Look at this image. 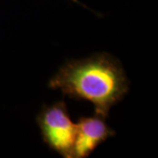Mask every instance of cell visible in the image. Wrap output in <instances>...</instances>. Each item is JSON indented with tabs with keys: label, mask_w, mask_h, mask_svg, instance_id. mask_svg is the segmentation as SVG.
Returning a JSON list of instances; mask_svg holds the SVG:
<instances>
[{
	"label": "cell",
	"mask_w": 158,
	"mask_h": 158,
	"mask_svg": "<svg viewBox=\"0 0 158 158\" xmlns=\"http://www.w3.org/2000/svg\"><path fill=\"white\" fill-rule=\"evenodd\" d=\"M48 88L72 99L90 102L95 114L106 118L128 93L130 83L121 62L101 52L66 61L49 79Z\"/></svg>",
	"instance_id": "6da1fadb"
},
{
	"label": "cell",
	"mask_w": 158,
	"mask_h": 158,
	"mask_svg": "<svg viewBox=\"0 0 158 158\" xmlns=\"http://www.w3.org/2000/svg\"><path fill=\"white\" fill-rule=\"evenodd\" d=\"M115 135L116 132L105 118L96 114L81 116L76 123L73 158H87L99 145Z\"/></svg>",
	"instance_id": "3957f363"
},
{
	"label": "cell",
	"mask_w": 158,
	"mask_h": 158,
	"mask_svg": "<svg viewBox=\"0 0 158 158\" xmlns=\"http://www.w3.org/2000/svg\"><path fill=\"white\" fill-rule=\"evenodd\" d=\"M40 135L48 147L64 158H73L76 123L64 100L44 105L36 117Z\"/></svg>",
	"instance_id": "7a4b0ae2"
}]
</instances>
